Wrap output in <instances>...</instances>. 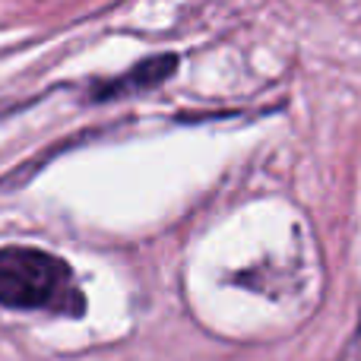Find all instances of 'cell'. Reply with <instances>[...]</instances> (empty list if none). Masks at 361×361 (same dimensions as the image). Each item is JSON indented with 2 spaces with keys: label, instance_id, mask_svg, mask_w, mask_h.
<instances>
[{
  "label": "cell",
  "instance_id": "6da1fadb",
  "mask_svg": "<svg viewBox=\"0 0 361 361\" xmlns=\"http://www.w3.org/2000/svg\"><path fill=\"white\" fill-rule=\"evenodd\" d=\"M0 307L82 317L86 298L63 257L29 244L0 247Z\"/></svg>",
  "mask_w": 361,
  "mask_h": 361
},
{
  "label": "cell",
  "instance_id": "7a4b0ae2",
  "mask_svg": "<svg viewBox=\"0 0 361 361\" xmlns=\"http://www.w3.org/2000/svg\"><path fill=\"white\" fill-rule=\"evenodd\" d=\"M178 70V54H156L146 61L133 63L127 73L111 76V80H99L89 89V102H114V99H127L137 92H149V89L162 86L165 80H171Z\"/></svg>",
  "mask_w": 361,
  "mask_h": 361
}]
</instances>
